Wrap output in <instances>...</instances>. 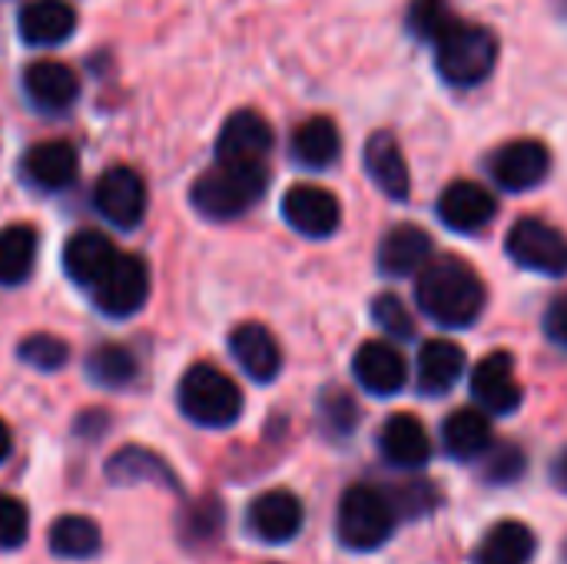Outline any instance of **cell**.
Returning a JSON list of instances; mask_svg holds the SVG:
<instances>
[{"instance_id":"1","label":"cell","mask_w":567,"mask_h":564,"mask_svg":"<svg viewBox=\"0 0 567 564\" xmlns=\"http://www.w3.org/2000/svg\"><path fill=\"white\" fill-rule=\"evenodd\" d=\"M485 296L488 293H485L482 276L458 256L429 259L415 279L419 309L445 329L475 326L485 309Z\"/></svg>"},{"instance_id":"2","label":"cell","mask_w":567,"mask_h":564,"mask_svg":"<svg viewBox=\"0 0 567 564\" xmlns=\"http://www.w3.org/2000/svg\"><path fill=\"white\" fill-rule=\"evenodd\" d=\"M266 186V163H216L193 183V206L206 219H236L259 203Z\"/></svg>"},{"instance_id":"3","label":"cell","mask_w":567,"mask_h":564,"mask_svg":"<svg viewBox=\"0 0 567 564\" xmlns=\"http://www.w3.org/2000/svg\"><path fill=\"white\" fill-rule=\"evenodd\" d=\"M498 63V37L488 27L458 20L435 43V66L452 86H478Z\"/></svg>"},{"instance_id":"4","label":"cell","mask_w":567,"mask_h":564,"mask_svg":"<svg viewBox=\"0 0 567 564\" xmlns=\"http://www.w3.org/2000/svg\"><path fill=\"white\" fill-rule=\"evenodd\" d=\"M399 522L395 499L375 485H352L339 502V542L352 552L382 548Z\"/></svg>"},{"instance_id":"5","label":"cell","mask_w":567,"mask_h":564,"mask_svg":"<svg viewBox=\"0 0 567 564\" xmlns=\"http://www.w3.org/2000/svg\"><path fill=\"white\" fill-rule=\"evenodd\" d=\"M179 409L203 429H226L243 416V392L216 366H193L179 382Z\"/></svg>"},{"instance_id":"6","label":"cell","mask_w":567,"mask_h":564,"mask_svg":"<svg viewBox=\"0 0 567 564\" xmlns=\"http://www.w3.org/2000/svg\"><path fill=\"white\" fill-rule=\"evenodd\" d=\"M508 256L532 273L567 276V236L545 219H518L508 229Z\"/></svg>"},{"instance_id":"7","label":"cell","mask_w":567,"mask_h":564,"mask_svg":"<svg viewBox=\"0 0 567 564\" xmlns=\"http://www.w3.org/2000/svg\"><path fill=\"white\" fill-rule=\"evenodd\" d=\"M150 296V273L140 256H116L110 273L93 286V302L113 319H126L143 309Z\"/></svg>"},{"instance_id":"8","label":"cell","mask_w":567,"mask_h":564,"mask_svg":"<svg viewBox=\"0 0 567 564\" xmlns=\"http://www.w3.org/2000/svg\"><path fill=\"white\" fill-rule=\"evenodd\" d=\"M282 216L296 233H302L309 239H329L342 223V203L326 186L296 183L282 196Z\"/></svg>"},{"instance_id":"9","label":"cell","mask_w":567,"mask_h":564,"mask_svg":"<svg viewBox=\"0 0 567 564\" xmlns=\"http://www.w3.org/2000/svg\"><path fill=\"white\" fill-rule=\"evenodd\" d=\"M548 170H551V153L538 140H512L488 156V173L495 186L508 193H528L548 176Z\"/></svg>"},{"instance_id":"10","label":"cell","mask_w":567,"mask_h":564,"mask_svg":"<svg viewBox=\"0 0 567 564\" xmlns=\"http://www.w3.org/2000/svg\"><path fill=\"white\" fill-rule=\"evenodd\" d=\"M93 203H96L100 216H106L113 226L133 229V226H140V219L146 213V183L140 180L136 170L113 166L96 180Z\"/></svg>"},{"instance_id":"11","label":"cell","mask_w":567,"mask_h":564,"mask_svg":"<svg viewBox=\"0 0 567 564\" xmlns=\"http://www.w3.org/2000/svg\"><path fill=\"white\" fill-rule=\"evenodd\" d=\"M472 396L488 416H512L522 406V382L515 376V359L508 352L485 356L472 372Z\"/></svg>"},{"instance_id":"12","label":"cell","mask_w":567,"mask_h":564,"mask_svg":"<svg viewBox=\"0 0 567 564\" xmlns=\"http://www.w3.org/2000/svg\"><path fill=\"white\" fill-rule=\"evenodd\" d=\"M272 150V126L256 110H236L216 140V163H266Z\"/></svg>"},{"instance_id":"13","label":"cell","mask_w":567,"mask_h":564,"mask_svg":"<svg viewBox=\"0 0 567 564\" xmlns=\"http://www.w3.org/2000/svg\"><path fill=\"white\" fill-rule=\"evenodd\" d=\"M246 519H249V529L259 542L286 545L302 532V502L286 489H272V492H262L249 505Z\"/></svg>"},{"instance_id":"14","label":"cell","mask_w":567,"mask_h":564,"mask_svg":"<svg viewBox=\"0 0 567 564\" xmlns=\"http://www.w3.org/2000/svg\"><path fill=\"white\" fill-rule=\"evenodd\" d=\"M352 376L369 396H395L409 382V366L392 342H365L352 359Z\"/></svg>"},{"instance_id":"15","label":"cell","mask_w":567,"mask_h":564,"mask_svg":"<svg viewBox=\"0 0 567 564\" xmlns=\"http://www.w3.org/2000/svg\"><path fill=\"white\" fill-rule=\"evenodd\" d=\"M495 213H498V199L492 196V189L472 180L452 183L439 199V216L455 233H478L495 219Z\"/></svg>"},{"instance_id":"16","label":"cell","mask_w":567,"mask_h":564,"mask_svg":"<svg viewBox=\"0 0 567 564\" xmlns=\"http://www.w3.org/2000/svg\"><path fill=\"white\" fill-rule=\"evenodd\" d=\"M229 352L252 382H272L282 372V349L259 322H243L229 336Z\"/></svg>"},{"instance_id":"17","label":"cell","mask_w":567,"mask_h":564,"mask_svg":"<svg viewBox=\"0 0 567 564\" xmlns=\"http://www.w3.org/2000/svg\"><path fill=\"white\" fill-rule=\"evenodd\" d=\"M116 246L103 236V233H96V229H80V233H73L70 239H66V246H63V269H66V276L76 283V286H86V289H93L106 273H110V266L116 263Z\"/></svg>"},{"instance_id":"18","label":"cell","mask_w":567,"mask_h":564,"mask_svg":"<svg viewBox=\"0 0 567 564\" xmlns=\"http://www.w3.org/2000/svg\"><path fill=\"white\" fill-rule=\"evenodd\" d=\"M379 449H382V455H385L389 465L405 469V472L422 469V465L432 459L429 429H425L415 416H409V412H399V416H392V419L382 425V432H379Z\"/></svg>"},{"instance_id":"19","label":"cell","mask_w":567,"mask_h":564,"mask_svg":"<svg viewBox=\"0 0 567 564\" xmlns=\"http://www.w3.org/2000/svg\"><path fill=\"white\" fill-rule=\"evenodd\" d=\"M23 90H27L30 103L47 110V113H60L80 96L76 73L66 63H56V60L30 63L27 73H23Z\"/></svg>"},{"instance_id":"20","label":"cell","mask_w":567,"mask_h":564,"mask_svg":"<svg viewBox=\"0 0 567 564\" xmlns=\"http://www.w3.org/2000/svg\"><path fill=\"white\" fill-rule=\"evenodd\" d=\"M432 259V236L422 226H395L379 243V269L385 276H419Z\"/></svg>"},{"instance_id":"21","label":"cell","mask_w":567,"mask_h":564,"mask_svg":"<svg viewBox=\"0 0 567 564\" xmlns=\"http://www.w3.org/2000/svg\"><path fill=\"white\" fill-rule=\"evenodd\" d=\"M365 170L372 176V183L389 196V199H409L412 193V176H409V163L395 143L392 133H372L365 143Z\"/></svg>"},{"instance_id":"22","label":"cell","mask_w":567,"mask_h":564,"mask_svg":"<svg viewBox=\"0 0 567 564\" xmlns=\"http://www.w3.org/2000/svg\"><path fill=\"white\" fill-rule=\"evenodd\" d=\"M442 445L458 462L482 459L495 445L488 412L485 409H458V412H452L445 419V425H442Z\"/></svg>"},{"instance_id":"23","label":"cell","mask_w":567,"mask_h":564,"mask_svg":"<svg viewBox=\"0 0 567 564\" xmlns=\"http://www.w3.org/2000/svg\"><path fill=\"white\" fill-rule=\"evenodd\" d=\"M17 27L30 47H56L73 33L76 13L66 0H33L20 10Z\"/></svg>"},{"instance_id":"24","label":"cell","mask_w":567,"mask_h":564,"mask_svg":"<svg viewBox=\"0 0 567 564\" xmlns=\"http://www.w3.org/2000/svg\"><path fill=\"white\" fill-rule=\"evenodd\" d=\"M23 176L47 193L63 189L76 180V150L63 140L37 143L23 156Z\"/></svg>"},{"instance_id":"25","label":"cell","mask_w":567,"mask_h":564,"mask_svg":"<svg viewBox=\"0 0 567 564\" xmlns=\"http://www.w3.org/2000/svg\"><path fill=\"white\" fill-rule=\"evenodd\" d=\"M465 376V349L449 339H432L419 352V389L425 396H445Z\"/></svg>"},{"instance_id":"26","label":"cell","mask_w":567,"mask_h":564,"mask_svg":"<svg viewBox=\"0 0 567 564\" xmlns=\"http://www.w3.org/2000/svg\"><path fill=\"white\" fill-rule=\"evenodd\" d=\"M535 532L525 522H498L475 548V564H528L535 558Z\"/></svg>"},{"instance_id":"27","label":"cell","mask_w":567,"mask_h":564,"mask_svg":"<svg viewBox=\"0 0 567 564\" xmlns=\"http://www.w3.org/2000/svg\"><path fill=\"white\" fill-rule=\"evenodd\" d=\"M342 153V136L339 126L329 116H312L296 126L292 133V160L309 166V170H326L339 160Z\"/></svg>"},{"instance_id":"28","label":"cell","mask_w":567,"mask_h":564,"mask_svg":"<svg viewBox=\"0 0 567 564\" xmlns=\"http://www.w3.org/2000/svg\"><path fill=\"white\" fill-rule=\"evenodd\" d=\"M47 545L56 558H70V562H83L93 558L103 545V535L96 529V522H90L86 515H63L53 522Z\"/></svg>"},{"instance_id":"29","label":"cell","mask_w":567,"mask_h":564,"mask_svg":"<svg viewBox=\"0 0 567 564\" xmlns=\"http://www.w3.org/2000/svg\"><path fill=\"white\" fill-rule=\"evenodd\" d=\"M37 229L33 226H7L0 233V283L20 286L30 279L37 263Z\"/></svg>"},{"instance_id":"30","label":"cell","mask_w":567,"mask_h":564,"mask_svg":"<svg viewBox=\"0 0 567 564\" xmlns=\"http://www.w3.org/2000/svg\"><path fill=\"white\" fill-rule=\"evenodd\" d=\"M106 475H110V482H116V485L159 482V485L176 489V479H173L169 465H166L163 459H156L153 452H146V449H120V452L110 459Z\"/></svg>"},{"instance_id":"31","label":"cell","mask_w":567,"mask_h":564,"mask_svg":"<svg viewBox=\"0 0 567 564\" xmlns=\"http://www.w3.org/2000/svg\"><path fill=\"white\" fill-rule=\"evenodd\" d=\"M86 376L103 389H123L136 379V359L123 346H100L86 359Z\"/></svg>"},{"instance_id":"32","label":"cell","mask_w":567,"mask_h":564,"mask_svg":"<svg viewBox=\"0 0 567 564\" xmlns=\"http://www.w3.org/2000/svg\"><path fill=\"white\" fill-rule=\"evenodd\" d=\"M405 20H409V30H412L419 40L432 43V47L458 23V17H455V10L449 7V0H412Z\"/></svg>"},{"instance_id":"33","label":"cell","mask_w":567,"mask_h":564,"mask_svg":"<svg viewBox=\"0 0 567 564\" xmlns=\"http://www.w3.org/2000/svg\"><path fill=\"white\" fill-rule=\"evenodd\" d=\"M17 356L30 366V369H40V372H56L66 366L70 359V349L63 339L50 336V332H37V336H27L17 349Z\"/></svg>"},{"instance_id":"34","label":"cell","mask_w":567,"mask_h":564,"mask_svg":"<svg viewBox=\"0 0 567 564\" xmlns=\"http://www.w3.org/2000/svg\"><path fill=\"white\" fill-rule=\"evenodd\" d=\"M372 319H375L379 329L389 332L392 339H412V336H415V322H412L409 306H405L399 296H392V293L375 296V302H372Z\"/></svg>"},{"instance_id":"35","label":"cell","mask_w":567,"mask_h":564,"mask_svg":"<svg viewBox=\"0 0 567 564\" xmlns=\"http://www.w3.org/2000/svg\"><path fill=\"white\" fill-rule=\"evenodd\" d=\"M30 535V515L13 495H0V552H13Z\"/></svg>"},{"instance_id":"36","label":"cell","mask_w":567,"mask_h":564,"mask_svg":"<svg viewBox=\"0 0 567 564\" xmlns=\"http://www.w3.org/2000/svg\"><path fill=\"white\" fill-rule=\"evenodd\" d=\"M322 422L329 435H349L359 425V409L346 392L336 389L322 399Z\"/></svg>"},{"instance_id":"37","label":"cell","mask_w":567,"mask_h":564,"mask_svg":"<svg viewBox=\"0 0 567 564\" xmlns=\"http://www.w3.org/2000/svg\"><path fill=\"white\" fill-rule=\"evenodd\" d=\"M482 459H485L488 482H515L525 472V455L515 445H492Z\"/></svg>"},{"instance_id":"38","label":"cell","mask_w":567,"mask_h":564,"mask_svg":"<svg viewBox=\"0 0 567 564\" xmlns=\"http://www.w3.org/2000/svg\"><path fill=\"white\" fill-rule=\"evenodd\" d=\"M219 529H223V509H219V502L209 499V502H203V505H196V509L186 512V522H183L186 542H209Z\"/></svg>"},{"instance_id":"39","label":"cell","mask_w":567,"mask_h":564,"mask_svg":"<svg viewBox=\"0 0 567 564\" xmlns=\"http://www.w3.org/2000/svg\"><path fill=\"white\" fill-rule=\"evenodd\" d=\"M545 332H548V339H551L555 346L567 349V293L565 296H558V299L548 306V312H545Z\"/></svg>"},{"instance_id":"40","label":"cell","mask_w":567,"mask_h":564,"mask_svg":"<svg viewBox=\"0 0 567 564\" xmlns=\"http://www.w3.org/2000/svg\"><path fill=\"white\" fill-rule=\"evenodd\" d=\"M551 479H555V485L567 492V452L558 455V462H555V469H551Z\"/></svg>"},{"instance_id":"41","label":"cell","mask_w":567,"mask_h":564,"mask_svg":"<svg viewBox=\"0 0 567 564\" xmlns=\"http://www.w3.org/2000/svg\"><path fill=\"white\" fill-rule=\"evenodd\" d=\"M10 445H13V439H10V429H7V425L0 422V462H3L7 455H10Z\"/></svg>"}]
</instances>
